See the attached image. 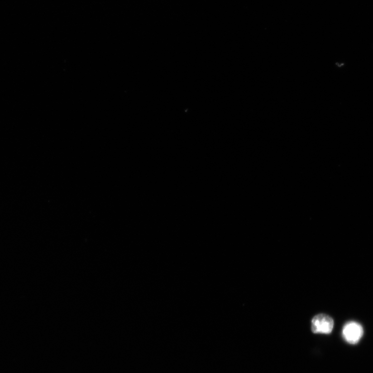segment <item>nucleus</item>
I'll list each match as a JSON object with an SVG mask.
<instances>
[{"mask_svg": "<svg viewBox=\"0 0 373 373\" xmlns=\"http://www.w3.org/2000/svg\"><path fill=\"white\" fill-rule=\"evenodd\" d=\"M364 333V330L359 323L356 321H349L346 323L343 328L342 336L344 340L348 343L355 345L361 339Z\"/></svg>", "mask_w": 373, "mask_h": 373, "instance_id": "obj_1", "label": "nucleus"}, {"mask_svg": "<svg viewBox=\"0 0 373 373\" xmlns=\"http://www.w3.org/2000/svg\"><path fill=\"white\" fill-rule=\"evenodd\" d=\"M311 327L314 333L329 334L333 329L334 321L327 315L319 314L312 319Z\"/></svg>", "mask_w": 373, "mask_h": 373, "instance_id": "obj_2", "label": "nucleus"}]
</instances>
